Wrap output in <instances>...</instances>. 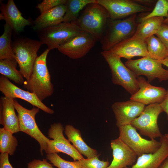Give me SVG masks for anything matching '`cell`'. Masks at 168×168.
<instances>
[{
    "mask_svg": "<svg viewBox=\"0 0 168 168\" xmlns=\"http://www.w3.org/2000/svg\"><path fill=\"white\" fill-rule=\"evenodd\" d=\"M14 99L5 96L0 99V124L13 133L20 131L18 117L15 111Z\"/></svg>",
    "mask_w": 168,
    "mask_h": 168,
    "instance_id": "obj_21",
    "label": "cell"
},
{
    "mask_svg": "<svg viewBox=\"0 0 168 168\" xmlns=\"http://www.w3.org/2000/svg\"><path fill=\"white\" fill-rule=\"evenodd\" d=\"M64 133L68 141L72 143L73 146L81 154L87 158L99 155L96 149L91 148L85 143L79 129L72 125L68 124L65 127Z\"/></svg>",
    "mask_w": 168,
    "mask_h": 168,
    "instance_id": "obj_23",
    "label": "cell"
},
{
    "mask_svg": "<svg viewBox=\"0 0 168 168\" xmlns=\"http://www.w3.org/2000/svg\"><path fill=\"white\" fill-rule=\"evenodd\" d=\"M163 112L159 103L148 105L131 124L141 135L147 136L151 139L161 138L163 135L160 130L157 119L160 114Z\"/></svg>",
    "mask_w": 168,
    "mask_h": 168,
    "instance_id": "obj_8",
    "label": "cell"
},
{
    "mask_svg": "<svg viewBox=\"0 0 168 168\" xmlns=\"http://www.w3.org/2000/svg\"><path fill=\"white\" fill-rule=\"evenodd\" d=\"M109 15L107 10L97 2L84 8L74 22L85 31L100 40L105 33Z\"/></svg>",
    "mask_w": 168,
    "mask_h": 168,
    "instance_id": "obj_2",
    "label": "cell"
},
{
    "mask_svg": "<svg viewBox=\"0 0 168 168\" xmlns=\"http://www.w3.org/2000/svg\"><path fill=\"white\" fill-rule=\"evenodd\" d=\"M66 10L65 5L62 4L40 14L34 21L33 29L37 31L63 22Z\"/></svg>",
    "mask_w": 168,
    "mask_h": 168,
    "instance_id": "obj_22",
    "label": "cell"
},
{
    "mask_svg": "<svg viewBox=\"0 0 168 168\" xmlns=\"http://www.w3.org/2000/svg\"><path fill=\"white\" fill-rule=\"evenodd\" d=\"M101 54L110 67L112 82L122 87L131 95L137 92L139 89L138 77L120 58L110 50L103 51Z\"/></svg>",
    "mask_w": 168,
    "mask_h": 168,
    "instance_id": "obj_5",
    "label": "cell"
},
{
    "mask_svg": "<svg viewBox=\"0 0 168 168\" xmlns=\"http://www.w3.org/2000/svg\"><path fill=\"white\" fill-rule=\"evenodd\" d=\"M17 64L16 61L0 60V73L16 83L23 85L25 81L20 71L16 69Z\"/></svg>",
    "mask_w": 168,
    "mask_h": 168,
    "instance_id": "obj_28",
    "label": "cell"
},
{
    "mask_svg": "<svg viewBox=\"0 0 168 168\" xmlns=\"http://www.w3.org/2000/svg\"><path fill=\"white\" fill-rule=\"evenodd\" d=\"M0 91L6 97L22 99L47 113L52 114L54 113L53 110L45 105L35 94L18 87L2 75L0 77Z\"/></svg>",
    "mask_w": 168,
    "mask_h": 168,
    "instance_id": "obj_14",
    "label": "cell"
},
{
    "mask_svg": "<svg viewBox=\"0 0 168 168\" xmlns=\"http://www.w3.org/2000/svg\"><path fill=\"white\" fill-rule=\"evenodd\" d=\"M137 14L125 19H108L104 35L100 40L103 51L110 50L119 43L132 37L138 25Z\"/></svg>",
    "mask_w": 168,
    "mask_h": 168,
    "instance_id": "obj_3",
    "label": "cell"
},
{
    "mask_svg": "<svg viewBox=\"0 0 168 168\" xmlns=\"http://www.w3.org/2000/svg\"><path fill=\"white\" fill-rule=\"evenodd\" d=\"M160 141L161 145L157 151L138 157L136 162L131 168H158L168 157V140L163 135L160 138Z\"/></svg>",
    "mask_w": 168,
    "mask_h": 168,
    "instance_id": "obj_20",
    "label": "cell"
},
{
    "mask_svg": "<svg viewBox=\"0 0 168 168\" xmlns=\"http://www.w3.org/2000/svg\"><path fill=\"white\" fill-rule=\"evenodd\" d=\"M119 138L139 157L144 154L154 153L161 147V142L155 139L147 140L142 138L131 124L119 128Z\"/></svg>",
    "mask_w": 168,
    "mask_h": 168,
    "instance_id": "obj_10",
    "label": "cell"
},
{
    "mask_svg": "<svg viewBox=\"0 0 168 168\" xmlns=\"http://www.w3.org/2000/svg\"><path fill=\"white\" fill-rule=\"evenodd\" d=\"M13 133L4 127L0 128V152L13 155L18 145L16 138Z\"/></svg>",
    "mask_w": 168,
    "mask_h": 168,
    "instance_id": "obj_29",
    "label": "cell"
},
{
    "mask_svg": "<svg viewBox=\"0 0 168 168\" xmlns=\"http://www.w3.org/2000/svg\"><path fill=\"white\" fill-rule=\"evenodd\" d=\"M164 19L163 17H154L141 21L138 24L132 37L146 41L148 38L156 35L162 25Z\"/></svg>",
    "mask_w": 168,
    "mask_h": 168,
    "instance_id": "obj_24",
    "label": "cell"
},
{
    "mask_svg": "<svg viewBox=\"0 0 168 168\" xmlns=\"http://www.w3.org/2000/svg\"><path fill=\"white\" fill-rule=\"evenodd\" d=\"M124 64L137 77L141 75L144 76L149 82L156 78L160 82L168 80V70L163 67L161 61L153 59L149 56L137 59L127 60Z\"/></svg>",
    "mask_w": 168,
    "mask_h": 168,
    "instance_id": "obj_9",
    "label": "cell"
},
{
    "mask_svg": "<svg viewBox=\"0 0 168 168\" xmlns=\"http://www.w3.org/2000/svg\"><path fill=\"white\" fill-rule=\"evenodd\" d=\"M40 41L50 50L84 31L74 22H62L57 25L37 31Z\"/></svg>",
    "mask_w": 168,
    "mask_h": 168,
    "instance_id": "obj_6",
    "label": "cell"
},
{
    "mask_svg": "<svg viewBox=\"0 0 168 168\" xmlns=\"http://www.w3.org/2000/svg\"><path fill=\"white\" fill-rule=\"evenodd\" d=\"M13 104L18 113L20 131L25 133L34 138L40 146V152L43 155V151H45L47 143L49 139L42 133L38 128L35 120L36 114L40 109L36 107L29 110L21 105L15 99Z\"/></svg>",
    "mask_w": 168,
    "mask_h": 168,
    "instance_id": "obj_7",
    "label": "cell"
},
{
    "mask_svg": "<svg viewBox=\"0 0 168 168\" xmlns=\"http://www.w3.org/2000/svg\"><path fill=\"white\" fill-rule=\"evenodd\" d=\"M97 41L94 36L84 31L61 45L58 49L70 58L79 59L86 55Z\"/></svg>",
    "mask_w": 168,
    "mask_h": 168,
    "instance_id": "obj_13",
    "label": "cell"
},
{
    "mask_svg": "<svg viewBox=\"0 0 168 168\" xmlns=\"http://www.w3.org/2000/svg\"><path fill=\"white\" fill-rule=\"evenodd\" d=\"M108 12L111 20L123 19L138 13L150 11L151 8L130 0H96Z\"/></svg>",
    "mask_w": 168,
    "mask_h": 168,
    "instance_id": "obj_12",
    "label": "cell"
},
{
    "mask_svg": "<svg viewBox=\"0 0 168 168\" xmlns=\"http://www.w3.org/2000/svg\"><path fill=\"white\" fill-rule=\"evenodd\" d=\"M167 1L168 2V0ZM163 24L168 26V16L166 19H164L163 22Z\"/></svg>",
    "mask_w": 168,
    "mask_h": 168,
    "instance_id": "obj_40",
    "label": "cell"
},
{
    "mask_svg": "<svg viewBox=\"0 0 168 168\" xmlns=\"http://www.w3.org/2000/svg\"><path fill=\"white\" fill-rule=\"evenodd\" d=\"M158 168H168V157L162 162Z\"/></svg>",
    "mask_w": 168,
    "mask_h": 168,
    "instance_id": "obj_38",
    "label": "cell"
},
{
    "mask_svg": "<svg viewBox=\"0 0 168 168\" xmlns=\"http://www.w3.org/2000/svg\"><path fill=\"white\" fill-rule=\"evenodd\" d=\"M64 129L60 123L51 125L48 132V137L53 139L47 143V148L45 151L47 154L61 152L70 156L74 161L84 158L75 147L67 139L63 134Z\"/></svg>",
    "mask_w": 168,
    "mask_h": 168,
    "instance_id": "obj_11",
    "label": "cell"
},
{
    "mask_svg": "<svg viewBox=\"0 0 168 168\" xmlns=\"http://www.w3.org/2000/svg\"><path fill=\"white\" fill-rule=\"evenodd\" d=\"M156 35L164 44L168 52V26L162 24Z\"/></svg>",
    "mask_w": 168,
    "mask_h": 168,
    "instance_id": "obj_34",
    "label": "cell"
},
{
    "mask_svg": "<svg viewBox=\"0 0 168 168\" xmlns=\"http://www.w3.org/2000/svg\"><path fill=\"white\" fill-rule=\"evenodd\" d=\"M110 50L120 58L128 60L137 56H149L146 41L132 37L119 43Z\"/></svg>",
    "mask_w": 168,
    "mask_h": 168,
    "instance_id": "obj_19",
    "label": "cell"
},
{
    "mask_svg": "<svg viewBox=\"0 0 168 168\" xmlns=\"http://www.w3.org/2000/svg\"><path fill=\"white\" fill-rule=\"evenodd\" d=\"M164 135L168 141V133L165 134Z\"/></svg>",
    "mask_w": 168,
    "mask_h": 168,
    "instance_id": "obj_41",
    "label": "cell"
},
{
    "mask_svg": "<svg viewBox=\"0 0 168 168\" xmlns=\"http://www.w3.org/2000/svg\"><path fill=\"white\" fill-rule=\"evenodd\" d=\"M168 16L167 0L157 1L153 10L149 14L141 17V21L154 17H167Z\"/></svg>",
    "mask_w": 168,
    "mask_h": 168,
    "instance_id": "obj_31",
    "label": "cell"
},
{
    "mask_svg": "<svg viewBox=\"0 0 168 168\" xmlns=\"http://www.w3.org/2000/svg\"><path fill=\"white\" fill-rule=\"evenodd\" d=\"M49 51L47 49L37 57L29 78L23 84L25 88L36 95L41 101L51 96L54 91L46 63Z\"/></svg>",
    "mask_w": 168,
    "mask_h": 168,
    "instance_id": "obj_1",
    "label": "cell"
},
{
    "mask_svg": "<svg viewBox=\"0 0 168 168\" xmlns=\"http://www.w3.org/2000/svg\"><path fill=\"white\" fill-rule=\"evenodd\" d=\"M161 61L162 64L168 68V57Z\"/></svg>",
    "mask_w": 168,
    "mask_h": 168,
    "instance_id": "obj_39",
    "label": "cell"
},
{
    "mask_svg": "<svg viewBox=\"0 0 168 168\" xmlns=\"http://www.w3.org/2000/svg\"><path fill=\"white\" fill-rule=\"evenodd\" d=\"M110 145L113 159L107 168H125L135 163L136 154L119 137L111 140Z\"/></svg>",
    "mask_w": 168,
    "mask_h": 168,
    "instance_id": "obj_18",
    "label": "cell"
},
{
    "mask_svg": "<svg viewBox=\"0 0 168 168\" xmlns=\"http://www.w3.org/2000/svg\"><path fill=\"white\" fill-rule=\"evenodd\" d=\"M139 89L131 95L130 99L141 103L144 105L161 103L164 99L166 90L161 86L151 85L143 77H138Z\"/></svg>",
    "mask_w": 168,
    "mask_h": 168,
    "instance_id": "obj_16",
    "label": "cell"
},
{
    "mask_svg": "<svg viewBox=\"0 0 168 168\" xmlns=\"http://www.w3.org/2000/svg\"><path fill=\"white\" fill-rule=\"evenodd\" d=\"M43 44L40 41L26 37L16 39L12 43L15 59L20 71L26 80L29 78L38 57L37 53Z\"/></svg>",
    "mask_w": 168,
    "mask_h": 168,
    "instance_id": "obj_4",
    "label": "cell"
},
{
    "mask_svg": "<svg viewBox=\"0 0 168 168\" xmlns=\"http://www.w3.org/2000/svg\"><path fill=\"white\" fill-rule=\"evenodd\" d=\"M0 20H5L16 33L23 31L26 26L31 24L30 19L23 16L13 0H9L6 4L0 1Z\"/></svg>",
    "mask_w": 168,
    "mask_h": 168,
    "instance_id": "obj_17",
    "label": "cell"
},
{
    "mask_svg": "<svg viewBox=\"0 0 168 168\" xmlns=\"http://www.w3.org/2000/svg\"><path fill=\"white\" fill-rule=\"evenodd\" d=\"M27 168H54L52 164L48 162L47 159L42 160L34 159L28 164Z\"/></svg>",
    "mask_w": 168,
    "mask_h": 168,
    "instance_id": "obj_35",
    "label": "cell"
},
{
    "mask_svg": "<svg viewBox=\"0 0 168 168\" xmlns=\"http://www.w3.org/2000/svg\"><path fill=\"white\" fill-rule=\"evenodd\" d=\"M144 105L131 100L116 102L111 108L116 119V125L119 127L131 124L143 110Z\"/></svg>",
    "mask_w": 168,
    "mask_h": 168,
    "instance_id": "obj_15",
    "label": "cell"
},
{
    "mask_svg": "<svg viewBox=\"0 0 168 168\" xmlns=\"http://www.w3.org/2000/svg\"><path fill=\"white\" fill-rule=\"evenodd\" d=\"M4 30L3 33L0 37V60L16 61L11 43L12 30L6 23L4 26Z\"/></svg>",
    "mask_w": 168,
    "mask_h": 168,
    "instance_id": "obj_26",
    "label": "cell"
},
{
    "mask_svg": "<svg viewBox=\"0 0 168 168\" xmlns=\"http://www.w3.org/2000/svg\"><path fill=\"white\" fill-rule=\"evenodd\" d=\"M66 0H44L38 3L36 8L42 13L58 6L65 4Z\"/></svg>",
    "mask_w": 168,
    "mask_h": 168,
    "instance_id": "obj_33",
    "label": "cell"
},
{
    "mask_svg": "<svg viewBox=\"0 0 168 168\" xmlns=\"http://www.w3.org/2000/svg\"><path fill=\"white\" fill-rule=\"evenodd\" d=\"M47 159L58 168H82L79 161H68L61 157L57 153L47 154Z\"/></svg>",
    "mask_w": 168,
    "mask_h": 168,
    "instance_id": "obj_30",
    "label": "cell"
},
{
    "mask_svg": "<svg viewBox=\"0 0 168 168\" xmlns=\"http://www.w3.org/2000/svg\"><path fill=\"white\" fill-rule=\"evenodd\" d=\"M8 154L1 153L0 154V168H13L10 164Z\"/></svg>",
    "mask_w": 168,
    "mask_h": 168,
    "instance_id": "obj_36",
    "label": "cell"
},
{
    "mask_svg": "<svg viewBox=\"0 0 168 168\" xmlns=\"http://www.w3.org/2000/svg\"><path fill=\"white\" fill-rule=\"evenodd\" d=\"M147 50L150 57L161 61L168 57V52L166 46L157 37L154 35L146 40Z\"/></svg>",
    "mask_w": 168,
    "mask_h": 168,
    "instance_id": "obj_27",
    "label": "cell"
},
{
    "mask_svg": "<svg viewBox=\"0 0 168 168\" xmlns=\"http://www.w3.org/2000/svg\"><path fill=\"white\" fill-rule=\"evenodd\" d=\"M167 92L166 97L163 100L160 105L163 109V111L166 113L167 115V119L168 120V88L166 90Z\"/></svg>",
    "mask_w": 168,
    "mask_h": 168,
    "instance_id": "obj_37",
    "label": "cell"
},
{
    "mask_svg": "<svg viewBox=\"0 0 168 168\" xmlns=\"http://www.w3.org/2000/svg\"><path fill=\"white\" fill-rule=\"evenodd\" d=\"M96 0H66L65 4L66 7L63 22L75 21L80 12L88 4L96 2Z\"/></svg>",
    "mask_w": 168,
    "mask_h": 168,
    "instance_id": "obj_25",
    "label": "cell"
},
{
    "mask_svg": "<svg viewBox=\"0 0 168 168\" xmlns=\"http://www.w3.org/2000/svg\"><path fill=\"white\" fill-rule=\"evenodd\" d=\"M99 155L94 157L78 160L82 168H107L109 166L108 161H100L98 158Z\"/></svg>",
    "mask_w": 168,
    "mask_h": 168,
    "instance_id": "obj_32",
    "label": "cell"
}]
</instances>
